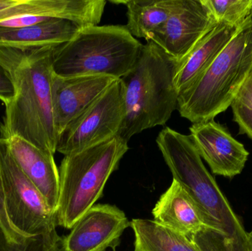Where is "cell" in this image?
<instances>
[{"label": "cell", "mask_w": 252, "mask_h": 251, "mask_svg": "<svg viewBox=\"0 0 252 251\" xmlns=\"http://www.w3.org/2000/svg\"><path fill=\"white\" fill-rule=\"evenodd\" d=\"M0 251H66L63 237L57 231L41 234H27L10 218L4 199L0 174Z\"/></svg>", "instance_id": "obj_17"}, {"label": "cell", "mask_w": 252, "mask_h": 251, "mask_svg": "<svg viewBox=\"0 0 252 251\" xmlns=\"http://www.w3.org/2000/svg\"><path fill=\"white\" fill-rule=\"evenodd\" d=\"M10 153L24 173L56 213L59 198V171L54 154L17 137L7 139Z\"/></svg>", "instance_id": "obj_13"}, {"label": "cell", "mask_w": 252, "mask_h": 251, "mask_svg": "<svg viewBox=\"0 0 252 251\" xmlns=\"http://www.w3.org/2000/svg\"><path fill=\"white\" fill-rule=\"evenodd\" d=\"M130 227L134 232L136 250L199 251L190 239L154 221L133 219Z\"/></svg>", "instance_id": "obj_19"}, {"label": "cell", "mask_w": 252, "mask_h": 251, "mask_svg": "<svg viewBox=\"0 0 252 251\" xmlns=\"http://www.w3.org/2000/svg\"><path fill=\"white\" fill-rule=\"evenodd\" d=\"M191 140L213 173L232 178L242 172L250 153L223 125L215 119L194 123Z\"/></svg>", "instance_id": "obj_11"}, {"label": "cell", "mask_w": 252, "mask_h": 251, "mask_svg": "<svg viewBox=\"0 0 252 251\" xmlns=\"http://www.w3.org/2000/svg\"><path fill=\"white\" fill-rule=\"evenodd\" d=\"M14 97V86L10 74L0 63V100L7 106Z\"/></svg>", "instance_id": "obj_23"}, {"label": "cell", "mask_w": 252, "mask_h": 251, "mask_svg": "<svg viewBox=\"0 0 252 251\" xmlns=\"http://www.w3.org/2000/svg\"><path fill=\"white\" fill-rule=\"evenodd\" d=\"M218 23L204 0H182L177 10L154 32L151 41L181 62Z\"/></svg>", "instance_id": "obj_9"}, {"label": "cell", "mask_w": 252, "mask_h": 251, "mask_svg": "<svg viewBox=\"0 0 252 251\" xmlns=\"http://www.w3.org/2000/svg\"><path fill=\"white\" fill-rule=\"evenodd\" d=\"M0 174L6 205L13 223L24 232L32 235L56 230V213L15 160L7 140L1 137Z\"/></svg>", "instance_id": "obj_7"}, {"label": "cell", "mask_w": 252, "mask_h": 251, "mask_svg": "<svg viewBox=\"0 0 252 251\" xmlns=\"http://www.w3.org/2000/svg\"><path fill=\"white\" fill-rule=\"evenodd\" d=\"M156 141L173 180L193 200L205 226L235 238H247L241 221L204 166L189 136L166 127Z\"/></svg>", "instance_id": "obj_4"}, {"label": "cell", "mask_w": 252, "mask_h": 251, "mask_svg": "<svg viewBox=\"0 0 252 251\" xmlns=\"http://www.w3.org/2000/svg\"><path fill=\"white\" fill-rule=\"evenodd\" d=\"M134 251H139L136 250V249H135Z\"/></svg>", "instance_id": "obj_27"}, {"label": "cell", "mask_w": 252, "mask_h": 251, "mask_svg": "<svg viewBox=\"0 0 252 251\" xmlns=\"http://www.w3.org/2000/svg\"><path fill=\"white\" fill-rule=\"evenodd\" d=\"M101 75L60 77L53 73L51 99L58 137L116 81Z\"/></svg>", "instance_id": "obj_12"}, {"label": "cell", "mask_w": 252, "mask_h": 251, "mask_svg": "<svg viewBox=\"0 0 252 251\" xmlns=\"http://www.w3.org/2000/svg\"><path fill=\"white\" fill-rule=\"evenodd\" d=\"M154 221L190 239L204 225L199 209L183 187L173 179L152 211Z\"/></svg>", "instance_id": "obj_14"}, {"label": "cell", "mask_w": 252, "mask_h": 251, "mask_svg": "<svg viewBox=\"0 0 252 251\" xmlns=\"http://www.w3.org/2000/svg\"><path fill=\"white\" fill-rule=\"evenodd\" d=\"M234 121L239 127V134L252 139V74L231 104Z\"/></svg>", "instance_id": "obj_22"}, {"label": "cell", "mask_w": 252, "mask_h": 251, "mask_svg": "<svg viewBox=\"0 0 252 251\" xmlns=\"http://www.w3.org/2000/svg\"><path fill=\"white\" fill-rule=\"evenodd\" d=\"M81 29L75 22L57 18L26 28H0V47L28 50L62 45L75 38Z\"/></svg>", "instance_id": "obj_15"}, {"label": "cell", "mask_w": 252, "mask_h": 251, "mask_svg": "<svg viewBox=\"0 0 252 251\" xmlns=\"http://www.w3.org/2000/svg\"><path fill=\"white\" fill-rule=\"evenodd\" d=\"M179 65L153 41L142 45L134 67L121 78L125 116L118 137L128 141L136 134L167 123L177 110L175 78Z\"/></svg>", "instance_id": "obj_2"}, {"label": "cell", "mask_w": 252, "mask_h": 251, "mask_svg": "<svg viewBox=\"0 0 252 251\" xmlns=\"http://www.w3.org/2000/svg\"><path fill=\"white\" fill-rule=\"evenodd\" d=\"M125 116L124 85L117 79L106 91L66 127L57 151L79 153L118 136Z\"/></svg>", "instance_id": "obj_8"}, {"label": "cell", "mask_w": 252, "mask_h": 251, "mask_svg": "<svg viewBox=\"0 0 252 251\" xmlns=\"http://www.w3.org/2000/svg\"><path fill=\"white\" fill-rule=\"evenodd\" d=\"M13 1V0H0V10L10 6Z\"/></svg>", "instance_id": "obj_26"}, {"label": "cell", "mask_w": 252, "mask_h": 251, "mask_svg": "<svg viewBox=\"0 0 252 251\" xmlns=\"http://www.w3.org/2000/svg\"><path fill=\"white\" fill-rule=\"evenodd\" d=\"M52 18L44 17L37 16H21L12 18L7 20L0 22V28H22L32 26L46 22Z\"/></svg>", "instance_id": "obj_24"}, {"label": "cell", "mask_w": 252, "mask_h": 251, "mask_svg": "<svg viewBox=\"0 0 252 251\" xmlns=\"http://www.w3.org/2000/svg\"><path fill=\"white\" fill-rule=\"evenodd\" d=\"M182 0H129L119 1L127 8L126 28L134 38L151 41L154 32L177 10Z\"/></svg>", "instance_id": "obj_18"}, {"label": "cell", "mask_w": 252, "mask_h": 251, "mask_svg": "<svg viewBox=\"0 0 252 251\" xmlns=\"http://www.w3.org/2000/svg\"><path fill=\"white\" fill-rule=\"evenodd\" d=\"M56 47L28 50L0 47V63L10 74L14 86V97L5 106L0 125V137H19L53 154L59 142L51 99Z\"/></svg>", "instance_id": "obj_1"}, {"label": "cell", "mask_w": 252, "mask_h": 251, "mask_svg": "<svg viewBox=\"0 0 252 251\" xmlns=\"http://www.w3.org/2000/svg\"><path fill=\"white\" fill-rule=\"evenodd\" d=\"M128 141L117 137L79 153L64 156L59 167V226L72 229L103 195L109 177L128 150Z\"/></svg>", "instance_id": "obj_6"}, {"label": "cell", "mask_w": 252, "mask_h": 251, "mask_svg": "<svg viewBox=\"0 0 252 251\" xmlns=\"http://www.w3.org/2000/svg\"><path fill=\"white\" fill-rule=\"evenodd\" d=\"M218 22L241 27L252 13V0H204Z\"/></svg>", "instance_id": "obj_20"}, {"label": "cell", "mask_w": 252, "mask_h": 251, "mask_svg": "<svg viewBox=\"0 0 252 251\" xmlns=\"http://www.w3.org/2000/svg\"><path fill=\"white\" fill-rule=\"evenodd\" d=\"M252 74V13L210 67L178 97L181 116L192 124L226 112Z\"/></svg>", "instance_id": "obj_3"}, {"label": "cell", "mask_w": 252, "mask_h": 251, "mask_svg": "<svg viewBox=\"0 0 252 251\" xmlns=\"http://www.w3.org/2000/svg\"><path fill=\"white\" fill-rule=\"evenodd\" d=\"M130 223L116 206L94 205L63 237L66 251H106L115 249Z\"/></svg>", "instance_id": "obj_10"}, {"label": "cell", "mask_w": 252, "mask_h": 251, "mask_svg": "<svg viewBox=\"0 0 252 251\" xmlns=\"http://www.w3.org/2000/svg\"><path fill=\"white\" fill-rule=\"evenodd\" d=\"M246 251H252V230L247 233L245 243Z\"/></svg>", "instance_id": "obj_25"}, {"label": "cell", "mask_w": 252, "mask_h": 251, "mask_svg": "<svg viewBox=\"0 0 252 251\" xmlns=\"http://www.w3.org/2000/svg\"><path fill=\"white\" fill-rule=\"evenodd\" d=\"M241 27L236 28L219 22L190 54L180 62L175 78V86L179 95L190 87L210 67Z\"/></svg>", "instance_id": "obj_16"}, {"label": "cell", "mask_w": 252, "mask_h": 251, "mask_svg": "<svg viewBox=\"0 0 252 251\" xmlns=\"http://www.w3.org/2000/svg\"><path fill=\"white\" fill-rule=\"evenodd\" d=\"M143 44L126 25L82 28L55 48L53 73L60 77L101 75L121 79L134 67Z\"/></svg>", "instance_id": "obj_5"}, {"label": "cell", "mask_w": 252, "mask_h": 251, "mask_svg": "<svg viewBox=\"0 0 252 251\" xmlns=\"http://www.w3.org/2000/svg\"><path fill=\"white\" fill-rule=\"evenodd\" d=\"M246 239L235 238L206 226L190 237L199 251H246Z\"/></svg>", "instance_id": "obj_21"}]
</instances>
